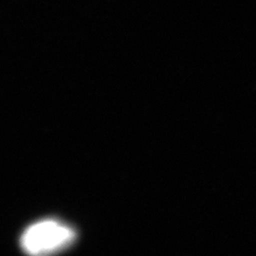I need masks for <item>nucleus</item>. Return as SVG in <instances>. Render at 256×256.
<instances>
[{
	"mask_svg": "<svg viewBox=\"0 0 256 256\" xmlns=\"http://www.w3.org/2000/svg\"><path fill=\"white\" fill-rule=\"evenodd\" d=\"M76 239L72 227L58 220H42L30 226L20 238L28 254L46 256L70 247Z\"/></svg>",
	"mask_w": 256,
	"mask_h": 256,
	"instance_id": "1",
	"label": "nucleus"
}]
</instances>
